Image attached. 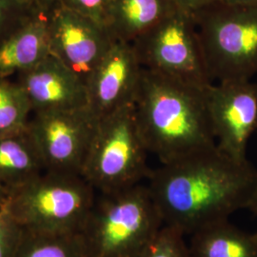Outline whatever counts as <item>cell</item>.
<instances>
[{
    "label": "cell",
    "instance_id": "cell-17",
    "mask_svg": "<svg viewBox=\"0 0 257 257\" xmlns=\"http://www.w3.org/2000/svg\"><path fill=\"white\" fill-rule=\"evenodd\" d=\"M14 257H88L81 233L51 234L24 231Z\"/></svg>",
    "mask_w": 257,
    "mask_h": 257
},
{
    "label": "cell",
    "instance_id": "cell-16",
    "mask_svg": "<svg viewBox=\"0 0 257 257\" xmlns=\"http://www.w3.org/2000/svg\"><path fill=\"white\" fill-rule=\"evenodd\" d=\"M45 172L27 132L0 138V185L7 193Z\"/></svg>",
    "mask_w": 257,
    "mask_h": 257
},
{
    "label": "cell",
    "instance_id": "cell-20",
    "mask_svg": "<svg viewBox=\"0 0 257 257\" xmlns=\"http://www.w3.org/2000/svg\"><path fill=\"white\" fill-rule=\"evenodd\" d=\"M37 13L30 0H0V40Z\"/></svg>",
    "mask_w": 257,
    "mask_h": 257
},
{
    "label": "cell",
    "instance_id": "cell-22",
    "mask_svg": "<svg viewBox=\"0 0 257 257\" xmlns=\"http://www.w3.org/2000/svg\"><path fill=\"white\" fill-rule=\"evenodd\" d=\"M23 230L4 211L0 216V257H14Z\"/></svg>",
    "mask_w": 257,
    "mask_h": 257
},
{
    "label": "cell",
    "instance_id": "cell-4",
    "mask_svg": "<svg viewBox=\"0 0 257 257\" xmlns=\"http://www.w3.org/2000/svg\"><path fill=\"white\" fill-rule=\"evenodd\" d=\"M164 226L148 188L97 193L81 231L88 257H138Z\"/></svg>",
    "mask_w": 257,
    "mask_h": 257
},
{
    "label": "cell",
    "instance_id": "cell-13",
    "mask_svg": "<svg viewBox=\"0 0 257 257\" xmlns=\"http://www.w3.org/2000/svg\"><path fill=\"white\" fill-rule=\"evenodd\" d=\"M50 55L47 14L37 13L0 40V78L31 70Z\"/></svg>",
    "mask_w": 257,
    "mask_h": 257
},
{
    "label": "cell",
    "instance_id": "cell-18",
    "mask_svg": "<svg viewBox=\"0 0 257 257\" xmlns=\"http://www.w3.org/2000/svg\"><path fill=\"white\" fill-rule=\"evenodd\" d=\"M32 110L21 85L0 78V138L26 133Z\"/></svg>",
    "mask_w": 257,
    "mask_h": 257
},
{
    "label": "cell",
    "instance_id": "cell-6",
    "mask_svg": "<svg viewBox=\"0 0 257 257\" xmlns=\"http://www.w3.org/2000/svg\"><path fill=\"white\" fill-rule=\"evenodd\" d=\"M193 16L212 82L251 80L257 74V5L216 1Z\"/></svg>",
    "mask_w": 257,
    "mask_h": 257
},
{
    "label": "cell",
    "instance_id": "cell-25",
    "mask_svg": "<svg viewBox=\"0 0 257 257\" xmlns=\"http://www.w3.org/2000/svg\"><path fill=\"white\" fill-rule=\"evenodd\" d=\"M222 4L229 6H255L257 0H217Z\"/></svg>",
    "mask_w": 257,
    "mask_h": 257
},
{
    "label": "cell",
    "instance_id": "cell-14",
    "mask_svg": "<svg viewBox=\"0 0 257 257\" xmlns=\"http://www.w3.org/2000/svg\"><path fill=\"white\" fill-rule=\"evenodd\" d=\"M176 8L173 0H112L106 28L113 40L133 44Z\"/></svg>",
    "mask_w": 257,
    "mask_h": 257
},
{
    "label": "cell",
    "instance_id": "cell-24",
    "mask_svg": "<svg viewBox=\"0 0 257 257\" xmlns=\"http://www.w3.org/2000/svg\"><path fill=\"white\" fill-rule=\"evenodd\" d=\"M36 9L41 13H49L57 3V0H30Z\"/></svg>",
    "mask_w": 257,
    "mask_h": 257
},
{
    "label": "cell",
    "instance_id": "cell-27",
    "mask_svg": "<svg viewBox=\"0 0 257 257\" xmlns=\"http://www.w3.org/2000/svg\"><path fill=\"white\" fill-rule=\"evenodd\" d=\"M7 195V191L0 185V200H5Z\"/></svg>",
    "mask_w": 257,
    "mask_h": 257
},
{
    "label": "cell",
    "instance_id": "cell-8",
    "mask_svg": "<svg viewBox=\"0 0 257 257\" xmlns=\"http://www.w3.org/2000/svg\"><path fill=\"white\" fill-rule=\"evenodd\" d=\"M97 123L88 107L38 111L27 133L45 171L81 175Z\"/></svg>",
    "mask_w": 257,
    "mask_h": 257
},
{
    "label": "cell",
    "instance_id": "cell-28",
    "mask_svg": "<svg viewBox=\"0 0 257 257\" xmlns=\"http://www.w3.org/2000/svg\"><path fill=\"white\" fill-rule=\"evenodd\" d=\"M4 211H5V209H4V200H0V216L3 214Z\"/></svg>",
    "mask_w": 257,
    "mask_h": 257
},
{
    "label": "cell",
    "instance_id": "cell-1",
    "mask_svg": "<svg viewBox=\"0 0 257 257\" xmlns=\"http://www.w3.org/2000/svg\"><path fill=\"white\" fill-rule=\"evenodd\" d=\"M148 188L164 225L185 235L248 209L257 192V170L215 147L161 164Z\"/></svg>",
    "mask_w": 257,
    "mask_h": 257
},
{
    "label": "cell",
    "instance_id": "cell-12",
    "mask_svg": "<svg viewBox=\"0 0 257 257\" xmlns=\"http://www.w3.org/2000/svg\"><path fill=\"white\" fill-rule=\"evenodd\" d=\"M19 83L35 112L88 107L86 85L54 55L21 73Z\"/></svg>",
    "mask_w": 257,
    "mask_h": 257
},
{
    "label": "cell",
    "instance_id": "cell-26",
    "mask_svg": "<svg viewBox=\"0 0 257 257\" xmlns=\"http://www.w3.org/2000/svg\"><path fill=\"white\" fill-rule=\"evenodd\" d=\"M248 210L251 211L256 216L257 218V192L255 195H254V197H253V199H252V201L250 203L249 207H248Z\"/></svg>",
    "mask_w": 257,
    "mask_h": 257
},
{
    "label": "cell",
    "instance_id": "cell-11",
    "mask_svg": "<svg viewBox=\"0 0 257 257\" xmlns=\"http://www.w3.org/2000/svg\"><path fill=\"white\" fill-rule=\"evenodd\" d=\"M142 70L133 45L113 40L87 83L88 108L100 119L135 104Z\"/></svg>",
    "mask_w": 257,
    "mask_h": 257
},
{
    "label": "cell",
    "instance_id": "cell-3",
    "mask_svg": "<svg viewBox=\"0 0 257 257\" xmlns=\"http://www.w3.org/2000/svg\"><path fill=\"white\" fill-rule=\"evenodd\" d=\"M96 196L82 175L45 171L9 191L4 209L24 231L81 233Z\"/></svg>",
    "mask_w": 257,
    "mask_h": 257
},
{
    "label": "cell",
    "instance_id": "cell-7",
    "mask_svg": "<svg viewBox=\"0 0 257 257\" xmlns=\"http://www.w3.org/2000/svg\"><path fill=\"white\" fill-rule=\"evenodd\" d=\"M144 69L197 88L212 84L193 15L176 9L133 44Z\"/></svg>",
    "mask_w": 257,
    "mask_h": 257
},
{
    "label": "cell",
    "instance_id": "cell-15",
    "mask_svg": "<svg viewBox=\"0 0 257 257\" xmlns=\"http://www.w3.org/2000/svg\"><path fill=\"white\" fill-rule=\"evenodd\" d=\"M189 249L192 257H257V230L248 232L222 221L193 233Z\"/></svg>",
    "mask_w": 257,
    "mask_h": 257
},
{
    "label": "cell",
    "instance_id": "cell-5",
    "mask_svg": "<svg viewBox=\"0 0 257 257\" xmlns=\"http://www.w3.org/2000/svg\"><path fill=\"white\" fill-rule=\"evenodd\" d=\"M148 154L131 104L98 119L81 175L97 193L125 190L150 177Z\"/></svg>",
    "mask_w": 257,
    "mask_h": 257
},
{
    "label": "cell",
    "instance_id": "cell-19",
    "mask_svg": "<svg viewBox=\"0 0 257 257\" xmlns=\"http://www.w3.org/2000/svg\"><path fill=\"white\" fill-rule=\"evenodd\" d=\"M138 257H192L182 231L164 225Z\"/></svg>",
    "mask_w": 257,
    "mask_h": 257
},
{
    "label": "cell",
    "instance_id": "cell-23",
    "mask_svg": "<svg viewBox=\"0 0 257 257\" xmlns=\"http://www.w3.org/2000/svg\"><path fill=\"white\" fill-rule=\"evenodd\" d=\"M175 6L178 9L182 10L191 15H195L196 13L209 7L212 3L217 0H173Z\"/></svg>",
    "mask_w": 257,
    "mask_h": 257
},
{
    "label": "cell",
    "instance_id": "cell-2",
    "mask_svg": "<svg viewBox=\"0 0 257 257\" xmlns=\"http://www.w3.org/2000/svg\"><path fill=\"white\" fill-rule=\"evenodd\" d=\"M135 110L148 152L161 164L216 146L206 89L143 68Z\"/></svg>",
    "mask_w": 257,
    "mask_h": 257
},
{
    "label": "cell",
    "instance_id": "cell-10",
    "mask_svg": "<svg viewBox=\"0 0 257 257\" xmlns=\"http://www.w3.org/2000/svg\"><path fill=\"white\" fill-rule=\"evenodd\" d=\"M47 20L51 55L87 86L92 72L113 42L109 31L58 4L47 13Z\"/></svg>",
    "mask_w": 257,
    "mask_h": 257
},
{
    "label": "cell",
    "instance_id": "cell-21",
    "mask_svg": "<svg viewBox=\"0 0 257 257\" xmlns=\"http://www.w3.org/2000/svg\"><path fill=\"white\" fill-rule=\"evenodd\" d=\"M112 0H57L58 5L94 20L106 27Z\"/></svg>",
    "mask_w": 257,
    "mask_h": 257
},
{
    "label": "cell",
    "instance_id": "cell-9",
    "mask_svg": "<svg viewBox=\"0 0 257 257\" xmlns=\"http://www.w3.org/2000/svg\"><path fill=\"white\" fill-rule=\"evenodd\" d=\"M206 97L217 148L235 160H248V140L257 131V83H212L206 88Z\"/></svg>",
    "mask_w": 257,
    "mask_h": 257
}]
</instances>
